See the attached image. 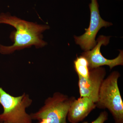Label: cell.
I'll return each instance as SVG.
<instances>
[{"instance_id": "1", "label": "cell", "mask_w": 123, "mask_h": 123, "mask_svg": "<svg viewBox=\"0 0 123 123\" xmlns=\"http://www.w3.org/2000/svg\"><path fill=\"white\" fill-rule=\"evenodd\" d=\"M0 24L10 25L16 29L11 32L10 37L14 43L12 45L0 44V53L2 55H10L33 46L36 48H41L47 44L43 39L42 33L49 29L48 25L27 21L8 13L0 14Z\"/></svg>"}, {"instance_id": "2", "label": "cell", "mask_w": 123, "mask_h": 123, "mask_svg": "<svg viewBox=\"0 0 123 123\" xmlns=\"http://www.w3.org/2000/svg\"><path fill=\"white\" fill-rule=\"evenodd\" d=\"M120 73L115 71L104 80L99 90L96 107L110 111L115 123H123V103L118 86Z\"/></svg>"}, {"instance_id": "3", "label": "cell", "mask_w": 123, "mask_h": 123, "mask_svg": "<svg viewBox=\"0 0 123 123\" xmlns=\"http://www.w3.org/2000/svg\"><path fill=\"white\" fill-rule=\"evenodd\" d=\"M76 98L59 92L54 93L44 102V105L35 113L30 115L38 123H68L66 122L69 107Z\"/></svg>"}, {"instance_id": "4", "label": "cell", "mask_w": 123, "mask_h": 123, "mask_svg": "<svg viewBox=\"0 0 123 123\" xmlns=\"http://www.w3.org/2000/svg\"><path fill=\"white\" fill-rule=\"evenodd\" d=\"M32 103V99L25 93L14 97L0 87V104L3 108V112L0 114V123H32L30 115L26 111Z\"/></svg>"}, {"instance_id": "5", "label": "cell", "mask_w": 123, "mask_h": 123, "mask_svg": "<svg viewBox=\"0 0 123 123\" xmlns=\"http://www.w3.org/2000/svg\"><path fill=\"white\" fill-rule=\"evenodd\" d=\"M89 5L90 11V25L84 34L80 36H74L75 42L85 51L90 50L96 46V35L98 31L103 27H107L112 25L111 23L103 20L99 14L97 0H91Z\"/></svg>"}, {"instance_id": "6", "label": "cell", "mask_w": 123, "mask_h": 123, "mask_svg": "<svg viewBox=\"0 0 123 123\" xmlns=\"http://www.w3.org/2000/svg\"><path fill=\"white\" fill-rule=\"evenodd\" d=\"M110 37L111 36H99L97 39L96 46L91 50L82 53L81 55L85 57L88 62L89 69L107 65L111 69L115 66L123 65V50H119L120 53L118 56L111 60L106 59L101 53V46L107 45L110 42Z\"/></svg>"}, {"instance_id": "7", "label": "cell", "mask_w": 123, "mask_h": 123, "mask_svg": "<svg viewBox=\"0 0 123 123\" xmlns=\"http://www.w3.org/2000/svg\"><path fill=\"white\" fill-rule=\"evenodd\" d=\"M106 74L105 69L100 67L89 69V75L87 79L78 75L80 97H88L97 103L99 90Z\"/></svg>"}, {"instance_id": "8", "label": "cell", "mask_w": 123, "mask_h": 123, "mask_svg": "<svg viewBox=\"0 0 123 123\" xmlns=\"http://www.w3.org/2000/svg\"><path fill=\"white\" fill-rule=\"evenodd\" d=\"M96 107L95 103L87 97L76 98L70 105L67 115L71 123H78L82 121Z\"/></svg>"}, {"instance_id": "9", "label": "cell", "mask_w": 123, "mask_h": 123, "mask_svg": "<svg viewBox=\"0 0 123 123\" xmlns=\"http://www.w3.org/2000/svg\"><path fill=\"white\" fill-rule=\"evenodd\" d=\"M74 66L78 75L87 79L89 75V64L87 60L83 56L77 57L74 61Z\"/></svg>"}, {"instance_id": "10", "label": "cell", "mask_w": 123, "mask_h": 123, "mask_svg": "<svg viewBox=\"0 0 123 123\" xmlns=\"http://www.w3.org/2000/svg\"><path fill=\"white\" fill-rule=\"evenodd\" d=\"M108 117L107 112L106 111H104L100 113L99 116L96 120L91 123H104L107 120ZM82 123H88L87 122H84Z\"/></svg>"}, {"instance_id": "11", "label": "cell", "mask_w": 123, "mask_h": 123, "mask_svg": "<svg viewBox=\"0 0 123 123\" xmlns=\"http://www.w3.org/2000/svg\"><path fill=\"white\" fill-rule=\"evenodd\" d=\"M0 123H5V122H0Z\"/></svg>"}]
</instances>
